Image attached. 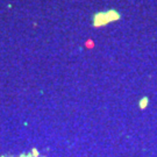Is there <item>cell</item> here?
Wrapping results in <instances>:
<instances>
[{"instance_id": "cell-1", "label": "cell", "mask_w": 157, "mask_h": 157, "mask_svg": "<svg viewBox=\"0 0 157 157\" xmlns=\"http://www.w3.org/2000/svg\"><path fill=\"white\" fill-rule=\"evenodd\" d=\"M111 22L108 15H107V12H99V13H95L93 15V26L94 27H102V26H106Z\"/></svg>"}, {"instance_id": "cell-2", "label": "cell", "mask_w": 157, "mask_h": 157, "mask_svg": "<svg viewBox=\"0 0 157 157\" xmlns=\"http://www.w3.org/2000/svg\"><path fill=\"white\" fill-rule=\"evenodd\" d=\"M107 12V15H108V19H109V21L111 22H114V21H118L119 19L121 17L120 15V13L118 11H115V10H108Z\"/></svg>"}]
</instances>
